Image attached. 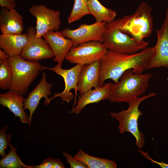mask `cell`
Wrapping results in <instances>:
<instances>
[{
	"instance_id": "obj_24",
	"label": "cell",
	"mask_w": 168,
	"mask_h": 168,
	"mask_svg": "<svg viewBox=\"0 0 168 168\" xmlns=\"http://www.w3.org/2000/svg\"><path fill=\"white\" fill-rule=\"evenodd\" d=\"M12 76V68L7 59L0 64V88L1 89H10Z\"/></svg>"
},
{
	"instance_id": "obj_26",
	"label": "cell",
	"mask_w": 168,
	"mask_h": 168,
	"mask_svg": "<svg viewBox=\"0 0 168 168\" xmlns=\"http://www.w3.org/2000/svg\"><path fill=\"white\" fill-rule=\"evenodd\" d=\"M31 168H64L62 162L58 158H48L44 159L40 165L30 166Z\"/></svg>"
},
{
	"instance_id": "obj_15",
	"label": "cell",
	"mask_w": 168,
	"mask_h": 168,
	"mask_svg": "<svg viewBox=\"0 0 168 168\" xmlns=\"http://www.w3.org/2000/svg\"><path fill=\"white\" fill-rule=\"evenodd\" d=\"M114 83L111 82L105 83L100 87L90 90L79 96L76 105L68 112L69 114H78L87 105L97 103L104 99H109L110 91Z\"/></svg>"
},
{
	"instance_id": "obj_3",
	"label": "cell",
	"mask_w": 168,
	"mask_h": 168,
	"mask_svg": "<svg viewBox=\"0 0 168 168\" xmlns=\"http://www.w3.org/2000/svg\"><path fill=\"white\" fill-rule=\"evenodd\" d=\"M121 18L107 23L103 34L102 43L108 50L129 54H136L147 47L145 40L139 41L120 29Z\"/></svg>"
},
{
	"instance_id": "obj_19",
	"label": "cell",
	"mask_w": 168,
	"mask_h": 168,
	"mask_svg": "<svg viewBox=\"0 0 168 168\" xmlns=\"http://www.w3.org/2000/svg\"><path fill=\"white\" fill-rule=\"evenodd\" d=\"M28 34H3L0 35V48L10 57L20 55L26 45Z\"/></svg>"
},
{
	"instance_id": "obj_6",
	"label": "cell",
	"mask_w": 168,
	"mask_h": 168,
	"mask_svg": "<svg viewBox=\"0 0 168 168\" xmlns=\"http://www.w3.org/2000/svg\"><path fill=\"white\" fill-rule=\"evenodd\" d=\"M8 60L13 72L10 90L24 95L40 72L43 70V66L37 61L27 60L20 55L10 57Z\"/></svg>"
},
{
	"instance_id": "obj_28",
	"label": "cell",
	"mask_w": 168,
	"mask_h": 168,
	"mask_svg": "<svg viewBox=\"0 0 168 168\" xmlns=\"http://www.w3.org/2000/svg\"><path fill=\"white\" fill-rule=\"evenodd\" d=\"M0 6L2 8L10 10L15 9L17 5L15 0H0Z\"/></svg>"
},
{
	"instance_id": "obj_21",
	"label": "cell",
	"mask_w": 168,
	"mask_h": 168,
	"mask_svg": "<svg viewBox=\"0 0 168 168\" xmlns=\"http://www.w3.org/2000/svg\"><path fill=\"white\" fill-rule=\"evenodd\" d=\"M76 159L85 164L89 168H116V163L114 161L105 158L93 156L80 149L74 157Z\"/></svg>"
},
{
	"instance_id": "obj_14",
	"label": "cell",
	"mask_w": 168,
	"mask_h": 168,
	"mask_svg": "<svg viewBox=\"0 0 168 168\" xmlns=\"http://www.w3.org/2000/svg\"><path fill=\"white\" fill-rule=\"evenodd\" d=\"M54 55V60L62 66L68 52L73 45V41L65 37L61 31H49L43 36Z\"/></svg>"
},
{
	"instance_id": "obj_30",
	"label": "cell",
	"mask_w": 168,
	"mask_h": 168,
	"mask_svg": "<svg viewBox=\"0 0 168 168\" xmlns=\"http://www.w3.org/2000/svg\"><path fill=\"white\" fill-rule=\"evenodd\" d=\"M9 58V56L5 52L0 49V64L7 60Z\"/></svg>"
},
{
	"instance_id": "obj_23",
	"label": "cell",
	"mask_w": 168,
	"mask_h": 168,
	"mask_svg": "<svg viewBox=\"0 0 168 168\" xmlns=\"http://www.w3.org/2000/svg\"><path fill=\"white\" fill-rule=\"evenodd\" d=\"M88 0H74L72 10L67 19L68 23L79 20L86 15L90 14Z\"/></svg>"
},
{
	"instance_id": "obj_4",
	"label": "cell",
	"mask_w": 168,
	"mask_h": 168,
	"mask_svg": "<svg viewBox=\"0 0 168 168\" xmlns=\"http://www.w3.org/2000/svg\"><path fill=\"white\" fill-rule=\"evenodd\" d=\"M152 10L148 4L141 2L133 13L121 18L120 29L138 41L144 40L153 31Z\"/></svg>"
},
{
	"instance_id": "obj_17",
	"label": "cell",
	"mask_w": 168,
	"mask_h": 168,
	"mask_svg": "<svg viewBox=\"0 0 168 168\" xmlns=\"http://www.w3.org/2000/svg\"><path fill=\"white\" fill-rule=\"evenodd\" d=\"M23 95L11 90L0 94V104L7 108L15 115L18 117L23 124L28 123L29 117L23 109L26 99Z\"/></svg>"
},
{
	"instance_id": "obj_16",
	"label": "cell",
	"mask_w": 168,
	"mask_h": 168,
	"mask_svg": "<svg viewBox=\"0 0 168 168\" xmlns=\"http://www.w3.org/2000/svg\"><path fill=\"white\" fill-rule=\"evenodd\" d=\"M100 60L84 65L80 72L77 84V91L80 96L99 86Z\"/></svg>"
},
{
	"instance_id": "obj_13",
	"label": "cell",
	"mask_w": 168,
	"mask_h": 168,
	"mask_svg": "<svg viewBox=\"0 0 168 168\" xmlns=\"http://www.w3.org/2000/svg\"><path fill=\"white\" fill-rule=\"evenodd\" d=\"M52 86V84L47 82L45 74L44 72H42V77L39 83L35 88L28 94L27 98L24 102V110L28 109L29 110L30 114L29 116L28 124L30 127L32 120L33 114L37 108L40 101L42 98H44L45 100L44 104L47 105L50 101L48 96L52 94L51 89Z\"/></svg>"
},
{
	"instance_id": "obj_5",
	"label": "cell",
	"mask_w": 168,
	"mask_h": 168,
	"mask_svg": "<svg viewBox=\"0 0 168 168\" xmlns=\"http://www.w3.org/2000/svg\"><path fill=\"white\" fill-rule=\"evenodd\" d=\"M156 95L152 92L147 96L133 99L127 102L129 105L127 110H123L119 112H110L109 113L112 117L118 121V128L120 133L126 132L130 133L136 139L135 144L137 147L140 149H142L145 145V139L144 134L138 128V120L142 114L138 107L143 101Z\"/></svg>"
},
{
	"instance_id": "obj_27",
	"label": "cell",
	"mask_w": 168,
	"mask_h": 168,
	"mask_svg": "<svg viewBox=\"0 0 168 168\" xmlns=\"http://www.w3.org/2000/svg\"><path fill=\"white\" fill-rule=\"evenodd\" d=\"M63 153L67 162L69 164L71 168H88L85 164L76 159L68 153L63 152Z\"/></svg>"
},
{
	"instance_id": "obj_11",
	"label": "cell",
	"mask_w": 168,
	"mask_h": 168,
	"mask_svg": "<svg viewBox=\"0 0 168 168\" xmlns=\"http://www.w3.org/2000/svg\"><path fill=\"white\" fill-rule=\"evenodd\" d=\"M84 65L77 64L73 67L68 69H63L62 68V66L58 64L53 67L43 66L42 70L47 69L52 71L60 75L63 78L65 83V87L64 91L60 93H55L53 96L49 98L50 102L54 98L59 97L62 101L69 103L72 101L74 98V95L70 92V91L74 89L75 96L72 107L75 106L77 102L76 97L78 77L81 70Z\"/></svg>"
},
{
	"instance_id": "obj_22",
	"label": "cell",
	"mask_w": 168,
	"mask_h": 168,
	"mask_svg": "<svg viewBox=\"0 0 168 168\" xmlns=\"http://www.w3.org/2000/svg\"><path fill=\"white\" fill-rule=\"evenodd\" d=\"M10 150L0 160L1 168H31L30 166L24 164L17 155L15 148L11 144L9 145Z\"/></svg>"
},
{
	"instance_id": "obj_9",
	"label": "cell",
	"mask_w": 168,
	"mask_h": 168,
	"mask_svg": "<svg viewBox=\"0 0 168 168\" xmlns=\"http://www.w3.org/2000/svg\"><path fill=\"white\" fill-rule=\"evenodd\" d=\"M27 43L20 56L30 61H37L53 58L54 54L49 44L44 39L36 36L35 28L30 27L27 29Z\"/></svg>"
},
{
	"instance_id": "obj_7",
	"label": "cell",
	"mask_w": 168,
	"mask_h": 168,
	"mask_svg": "<svg viewBox=\"0 0 168 168\" xmlns=\"http://www.w3.org/2000/svg\"><path fill=\"white\" fill-rule=\"evenodd\" d=\"M107 50L101 42L89 41L72 47L67 54L65 59L72 64H89L100 60Z\"/></svg>"
},
{
	"instance_id": "obj_2",
	"label": "cell",
	"mask_w": 168,
	"mask_h": 168,
	"mask_svg": "<svg viewBox=\"0 0 168 168\" xmlns=\"http://www.w3.org/2000/svg\"><path fill=\"white\" fill-rule=\"evenodd\" d=\"M151 73H134L132 69L126 70L120 77L119 82L114 83L110 91L109 101L114 102H127L142 95L149 86Z\"/></svg>"
},
{
	"instance_id": "obj_18",
	"label": "cell",
	"mask_w": 168,
	"mask_h": 168,
	"mask_svg": "<svg viewBox=\"0 0 168 168\" xmlns=\"http://www.w3.org/2000/svg\"><path fill=\"white\" fill-rule=\"evenodd\" d=\"M24 29L23 17L15 9H1L0 30L2 34H21Z\"/></svg>"
},
{
	"instance_id": "obj_20",
	"label": "cell",
	"mask_w": 168,
	"mask_h": 168,
	"mask_svg": "<svg viewBox=\"0 0 168 168\" xmlns=\"http://www.w3.org/2000/svg\"><path fill=\"white\" fill-rule=\"evenodd\" d=\"M87 5L90 14L94 16L96 22L109 23L114 20L116 16L115 11L105 7L98 0H88Z\"/></svg>"
},
{
	"instance_id": "obj_10",
	"label": "cell",
	"mask_w": 168,
	"mask_h": 168,
	"mask_svg": "<svg viewBox=\"0 0 168 168\" xmlns=\"http://www.w3.org/2000/svg\"><path fill=\"white\" fill-rule=\"evenodd\" d=\"M106 23L103 21L89 25L82 24L76 29L71 30L67 27L61 31L65 37L73 41V46L93 41L103 43L102 36Z\"/></svg>"
},
{
	"instance_id": "obj_1",
	"label": "cell",
	"mask_w": 168,
	"mask_h": 168,
	"mask_svg": "<svg viewBox=\"0 0 168 168\" xmlns=\"http://www.w3.org/2000/svg\"><path fill=\"white\" fill-rule=\"evenodd\" d=\"M154 47H147L133 54L118 53L110 50L100 60L99 86L105 81L110 79L115 83L126 70L132 69L135 73H142L153 52Z\"/></svg>"
},
{
	"instance_id": "obj_29",
	"label": "cell",
	"mask_w": 168,
	"mask_h": 168,
	"mask_svg": "<svg viewBox=\"0 0 168 168\" xmlns=\"http://www.w3.org/2000/svg\"><path fill=\"white\" fill-rule=\"evenodd\" d=\"M138 151L146 159L150 160L152 163L156 164L162 168H168V164H166L163 162H158L153 160L149 156L148 152H145L140 149Z\"/></svg>"
},
{
	"instance_id": "obj_25",
	"label": "cell",
	"mask_w": 168,
	"mask_h": 168,
	"mask_svg": "<svg viewBox=\"0 0 168 168\" xmlns=\"http://www.w3.org/2000/svg\"><path fill=\"white\" fill-rule=\"evenodd\" d=\"M8 127V125H6L0 129V155L2 157L6 155L5 150L7 146H9L11 144V135L9 134H7L6 133Z\"/></svg>"
},
{
	"instance_id": "obj_12",
	"label": "cell",
	"mask_w": 168,
	"mask_h": 168,
	"mask_svg": "<svg viewBox=\"0 0 168 168\" xmlns=\"http://www.w3.org/2000/svg\"><path fill=\"white\" fill-rule=\"evenodd\" d=\"M156 32L157 41L145 70L160 67L168 69V8L160 28Z\"/></svg>"
},
{
	"instance_id": "obj_8",
	"label": "cell",
	"mask_w": 168,
	"mask_h": 168,
	"mask_svg": "<svg viewBox=\"0 0 168 168\" xmlns=\"http://www.w3.org/2000/svg\"><path fill=\"white\" fill-rule=\"evenodd\" d=\"M29 12L36 19V36L41 38L49 31L59 29L61 21L60 12L48 8L43 4L33 5Z\"/></svg>"
}]
</instances>
